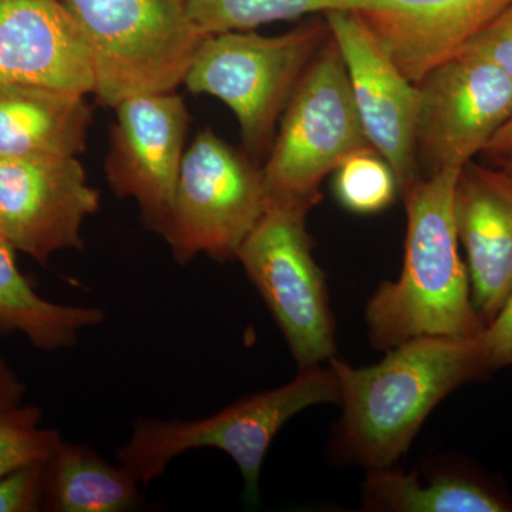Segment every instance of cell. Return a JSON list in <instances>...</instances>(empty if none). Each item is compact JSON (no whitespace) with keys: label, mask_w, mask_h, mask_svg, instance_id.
I'll use <instances>...</instances> for the list:
<instances>
[{"label":"cell","mask_w":512,"mask_h":512,"mask_svg":"<svg viewBox=\"0 0 512 512\" xmlns=\"http://www.w3.org/2000/svg\"><path fill=\"white\" fill-rule=\"evenodd\" d=\"M329 366L342 404L333 456L367 471L393 467L441 400L488 376L476 338L453 336L407 340L375 366L353 367L335 356Z\"/></svg>","instance_id":"obj_1"},{"label":"cell","mask_w":512,"mask_h":512,"mask_svg":"<svg viewBox=\"0 0 512 512\" xmlns=\"http://www.w3.org/2000/svg\"><path fill=\"white\" fill-rule=\"evenodd\" d=\"M461 170L423 175L403 192L407 229L403 268L367 302L373 348L387 350L420 336L473 339L484 329L473 301L454 221V188Z\"/></svg>","instance_id":"obj_2"},{"label":"cell","mask_w":512,"mask_h":512,"mask_svg":"<svg viewBox=\"0 0 512 512\" xmlns=\"http://www.w3.org/2000/svg\"><path fill=\"white\" fill-rule=\"evenodd\" d=\"M339 399L338 377L332 367H309L299 370L284 386L239 400L204 419L137 420L117 458L140 484L147 485L163 476L175 457L198 448H215L237 464L248 503H258L262 466L279 430L302 410L339 403Z\"/></svg>","instance_id":"obj_3"},{"label":"cell","mask_w":512,"mask_h":512,"mask_svg":"<svg viewBox=\"0 0 512 512\" xmlns=\"http://www.w3.org/2000/svg\"><path fill=\"white\" fill-rule=\"evenodd\" d=\"M82 32L94 94L106 106L141 94L171 93L184 83L207 35L185 0H63Z\"/></svg>","instance_id":"obj_4"},{"label":"cell","mask_w":512,"mask_h":512,"mask_svg":"<svg viewBox=\"0 0 512 512\" xmlns=\"http://www.w3.org/2000/svg\"><path fill=\"white\" fill-rule=\"evenodd\" d=\"M328 37L326 22L279 36L249 30L207 35L184 84L192 93L224 101L249 153L261 156L272 147L286 104Z\"/></svg>","instance_id":"obj_5"},{"label":"cell","mask_w":512,"mask_h":512,"mask_svg":"<svg viewBox=\"0 0 512 512\" xmlns=\"http://www.w3.org/2000/svg\"><path fill=\"white\" fill-rule=\"evenodd\" d=\"M261 168L268 204L312 208L319 188L343 161L369 147L345 63L332 36L309 64L278 124Z\"/></svg>","instance_id":"obj_6"},{"label":"cell","mask_w":512,"mask_h":512,"mask_svg":"<svg viewBox=\"0 0 512 512\" xmlns=\"http://www.w3.org/2000/svg\"><path fill=\"white\" fill-rule=\"evenodd\" d=\"M266 205L262 170L207 128L184 153L158 234L180 264L200 254L221 261L237 258Z\"/></svg>","instance_id":"obj_7"},{"label":"cell","mask_w":512,"mask_h":512,"mask_svg":"<svg viewBox=\"0 0 512 512\" xmlns=\"http://www.w3.org/2000/svg\"><path fill=\"white\" fill-rule=\"evenodd\" d=\"M309 210L301 205H266L237 255L299 370L329 362L336 352L328 286L306 229Z\"/></svg>","instance_id":"obj_8"},{"label":"cell","mask_w":512,"mask_h":512,"mask_svg":"<svg viewBox=\"0 0 512 512\" xmlns=\"http://www.w3.org/2000/svg\"><path fill=\"white\" fill-rule=\"evenodd\" d=\"M419 87L416 153L421 177L473 161L512 116V79L476 53L458 52Z\"/></svg>","instance_id":"obj_9"},{"label":"cell","mask_w":512,"mask_h":512,"mask_svg":"<svg viewBox=\"0 0 512 512\" xmlns=\"http://www.w3.org/2000/svg\"><path fill=\"white\" fill-rule=\"evenodd\" d=\"M99 208L77 157H0V235L40 264L82 249L84 221Z\"/></svg>","instance_id":"obj_10"},{"label":"cell","mask_w":512,"mask_h":512,"mask_svg":"<svg viewBox=\"0 0 512 512\" xmlns=\"http://www.w3.org/2000/svg\"><path fill=\"white\" fill-rule=\"evenodd\" d=\"M323 16L345 63L367 141L392 165L403 194L421 178L416 153L419 87L400 70L357 10H333Z\"/></svg>","instance_id":"obj_11"},{"label":"cell","mask_w":512,"mask_h":512,"mask_svg":"<svg viewBox=\"0 0 512 512\" xmlns=\"http://www.w3.org/2000/svg\"><path fill=\"white\" fill-rule=\"evenodd\" d=\"M106 171L111 190L133 198L147 227L158 232L171 202L184 157L188 116L183 97L141 94L114 107Z\"/></svg>","instance_id":"obj_12"},{"label":"cell","mask_w":512,"mask_h":512,"mask_svg":"<svg viewBox=\"0 0 512 512\" xmlns=\"http://www.w3.org/2000/svg\"><path fill=\"white\" fill-rule=\"evenodd\" d=\"M10 86L94 92L89 50L63 0H0V87Z\"/></svg>","instance_id":"obj_13"},{"label":"cell","mask_w":512,"mask_h":512,"mask_svg":"<svg viewBox=\"0 0 512 512\" xmlns=\"http://www.w3.org/2000/svg\"><path fill=\"white\" fill-rule=\"evenodd\" d=\"M511 5L512 0H363L357 13L417 84Z\"/></svg>","instance_id":"obj_14"},{"label":"cell","mask_w":512,"mask_h":512,"mask_svg":"<svg viewBox=\"0 0 512 512\" xmlns=\"http://www.w3.org/2000/svg\"><path fill=\"white\" fill-rule=\"evenodd\" d=\"M453 210L471 301L485 326L512 291L511 178L503 168L470 161L458 174Z\"/></svg>","instance_id":"obj_15"},{"label":"cell","mask_w":512,"mask_h":512,"mask_svg":"<svg viewBox=\"0 0 512 512\" xmlns=\"http://www.w3.org/2000/svg\"><path fill=\"white\" fill-rule=\"evenodd\" d=\"M84 97L47 87H0V157H77L92 123Z\"/></svg>","instance_id":"obj_16"},{"label":"cell","mask_w":512,"mask_h":512,"mask_svg":"<svg viewBox=\"0 0 512 512\" xmlns=\"http://www.w3.org/2000/svg\"><path fill=\"white\" fill-rule=\"evenodd\" d=\"M363 510L376 512H510L512 497L500 485L466 467L404 473L393 467L369 470Z\"/></svg>","instance_id":"obj_17"},{"label":"cell","mask_w":512,"mask_h":512,"mask_svg":"<svg viewBox=\"0 0 512 512\" xmlns=\"http://www.w3.org/2000/svg\"><path fill=\"white\" fill-rule=\"evenodd\" d=\"M140 481L89 446L60 441L45 466L43 510L124 512L140 503Z\"/></svg>","instance_id":"obj_18"},{"label":"cell","mask_w":512,"mask_h":512,"mask_svg":"<svg viewBox=\"0 0 512 512\" xmlns=\"http://www.w3.org/2000/svg\"><path fill=\"white\" fill-rule=\"evenodd\" d=\"M16 249L0 235V332L22 333L33 348H72L80 332L104 322V312L47 301L19 271Z\"/></svg>","instance_id":"obj_19"},{"label":"cell","mask_w":512,"mask_h":512,"mask_svg":"<svg viewBox=\"0 0 512 512\" xmlns=\"http://www.w3.org/2000/svg\"><path fill=\"white\" fill-rule=\"evenodd\" d=\"M363 0H185L188 15L204 35L245 32L312 13L357 10Z\"/></svg>","instance_id":"obj_20"},{"label":"cell","mask_w":512,"mask_h":512,"mask_svg":"<svg viewBox=\"0 0 512 512\" xmlns=\"http://www.w3.org/2000/svg\"><path fill=\"white\" fill-rule=\"evenodd\" d=\"M333 174L336 198L353 214L382 212L393 204L400 192L392 165L372 146L350 154Z\"/></svg>","instance_id":"obj_21"},{"label":"cell","mask_w":512,"mask_h":512,"mask_svg":"<svg viewBox=\"0 0 512 512\" xmlns=\"http://www.w3.org/2000/svg\"><path fill=\"white\" fill-rule=\"evenodd\" d=\"M43 413L37 406H19L0 412V478L12 471L46 463L62 437L42 427Z\"/></svg>","instance_id":"obj_22"},{"label":"cell","mask_w":512,"mask_h":512,"mask_svg":"<svg viewBox=\"0 0 512 512\" xmlns=\"http://www.w3.org/2000/svg\"><path fill=\"white\" fill-rule=\"evenodd\" d=\"M46 463L12 471L0 478V512H36L43 510Z\"/></svg>","instance_id":"obj_23"},{"label":"cell","mask_w":512,"mask_h":512,"mask_svg":"<svg viewBox=\"0 0 512 512\" xmlns=\"http://www.w3.org/2000/svg\"><path fill=\"white\" fill-rule=\"evenodd\" d=\"M476 343L487 375L512 366V291L494 319L476 336Z\"/></svg>","instance_id":"obj_24"},{"label":"cell","mask_w":512,"mask_h":512,"mask_svg":"<svg viewBox=\"0 0 512 512\" xmlns=\"http://www.w3.org/2000/svg\"><path fill=\"white\" fill-rule=\"evenodd\" d=\"M463 50L485 57L512 79V5L491 20L460 52Z\"/></svg>","instance_id":"obj_25"},{"label":"cell","mask_w":512,"mask_h":512,"mask_svg":"<svg viewBox=\"0 0 512 512\" xmlns=\"http://www.w3.org/2000/svg\"><path fill=\"white\" fill-rule=\"evenodd\" d=\"M25 386L12 367L0 359V412L19 406L22 402Z\"/></svg>","instance_id":"obj_26"},{"label":"cell","mask_w":512,"mask_h":512,"mask_svg":"<svg viewBox=\"0 0 512 512\" xmlns=\"http://www.w3.org/2000/svg\"><path fill=\"white\" fill-rule=\"evenodd\" d=\"M481 154H484L488 160L493 161L495 165H500L512 158V116L495 133V136L491 138L490 143L485 146Z\"/></svg>","instance_id":"obj_27"},{"label":"cell","mask_w":512,"mask_h":512,"mask_svg":"<svg viewBox=\"0 0 512 512\" xmlns=\"http://www.w3.org/2000/svg\"><path fill=\"white\" fill-rule=\"evenodd\" d=\"M497 167L503 168L505 174H507L508 177H510L512 180V158H510V160L504 161V163H501L500 165H497Z\"/></svg>","instance_id":"obj_28"}]
</instances>
